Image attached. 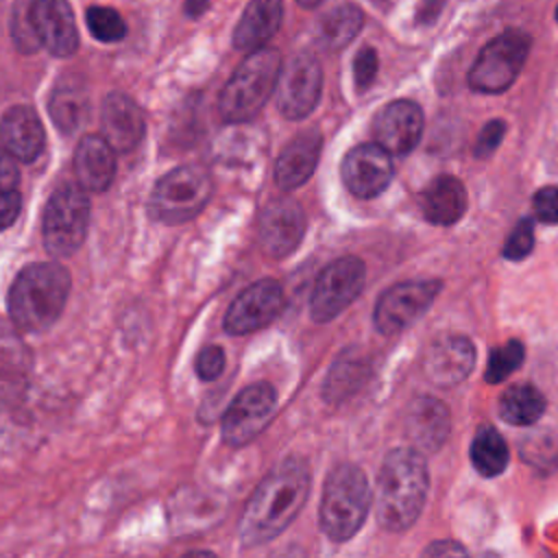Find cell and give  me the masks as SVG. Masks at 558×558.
<instances>
[{"label":"cell","instance_id":"obj_1","mask_svg":"<svg viewBox=\"0 0 558 558\" xmlns=\"http://www.w3.org/2000/svg\"><path fill=\"white\" fill-rule=\"evenodd\" d=\"M310 495V471L299 458L279 462L257 486L248 499L242 519L240 536L244 545H259L281 534L301 512Z\"/></svg>","mask_w":558,"mask_h":558},{"label":"cell","instance_id":"obj_2","mask_svg":"<svg viewBox=\"0 0 558 558\" xmlns=\"http://www.w3.org/2000/svg\"><path fill=\"white\" fill-rule=\"evenodd\" d=\"M429 488V471L423 453L395 449L381 462L375 490V514L381 527L403 532L418 519Z\"/></svg>","mask_w":558,"mask_h":558},{"label":"cell","instance_id":"obj_3","mask_svg":"<svg viewBox=\"0 0 558 558\" xmlns=\"http://www.w3.org/2000/svg\"><path fill=\"white\" fill-rule=\"evenodd\" d=\"M70 272L57 262L26 266L7 299L9 316L22 331H44L61 316L70 294Z\"/></svg>","mask_w":558,"mask_h":558},{"label":"cell","instance_id":"obj_4","mask_svg":"<svg viewBox=\"0 0 558 558\" xmlns=\"http://www.w3.org/2000/svg\"><path fill=\"white\" fill-rule=\"evenodd\" d=\"M281 54L275 48H257L238 65L220 92L218 111L225 122L251 120L277 89Z\"/></svg>","mask_w":558,"mask_h":558},{"label":"cell","instance_id":"obj_5","mask_svg":"<svg viewBox=\"0 0 558 558\" xmlns=\"http://www.w3.org/2000/svg\"><path fill=\"white\" fill-rule=\"evenodd\" d=\"M373 493L364 471L355 464L336 466L325 482L320 499V527L336 541H349L364 523Z\"/></svg>","mask_w":558,"mask_h":558},{"label":"cell","instance_id":"obj_6","mask_svg":"<svg viewBox=\"0 0 558 558\" xmlns=\"http://www.w3.org/2000/svg\"><path fill=\"white\" fill-rule=\"evenodd\" d=\"M532 48V37L521 28H508L493 37L469 70V87L480 94H501L521 74Z\"/></svg>","mask_w":558,"mask_h":558},{"label":"cell","instance_id":"obj_7","mask_svg":"<svg viewBox=\"0 0 558 558\" xmlns=\"http://www.w3.org/2000/svg\"><path fill=\"white\" fill-rule=\"evenodd\" d=\"M211 190L214 183L207 168L198 163L179 166L157 181L148 211L161 222H185L207 205Z\"/></svg>","mask_w":558,"mask_h":558},{"label":"cell","instance_id":"obj_8","mask_svg":"<svg viewBox=\"0 0 558 558\" xmlns=\"http://www.w3.org/2000/svg\"><path fill=\"white\" fill-rule=\"evenodd\" d=\"M89 227V198L83 185L57 187L44 209L41 238L52 257H68L83 244Z\"/></svg>","mask_w":558,"mask_h":558},{"label":"cell","instance_id":"obj_9","mask_svg":"<svg viewBox=\"0 0 558 558\" xmlns=\"http://www.w3.org/2000/svg\"><path fill=\"white\" fill-rule=\"evenodd\" d=\"M364 281H366V268L360 257L347 255L325 266L312 290V299H310L312 318L318 323H327L336 318L342 310H347L360 296Z\"/></svg>","mask_w":558,"mask_h":558},{"label":"cell","instance_id":"obj_10","mask_svg":"<svg viewBox=\"0 0 558 558\" xmlns=\"http://www.w3.org/2000/svg\"><path fill=\"white\" fill-rule=\"evenodd\" d=\"M438 292L440 281L436 279H410L390 286L375 305V327L381 333L403 331L429 310Z\"/></svg>","mask_w":558,"mask_h":558},{"label":"cell","instance_id":"obj_11","mask_svg":"<svg viewBox=\"0 0 558 558\" xmlns=\"http://www.w3.org/2000/svg\"><path fill=\"white\" fill-rule=\"evenodd\" d=\"M277 410V392L270 384L259 381L238 392L222 416L225 442L240 447L259 436L272 421Z\"/></svg>","mask_w":558,"mask_h":558},{"label":"cell","instance_id":"obj_12","mask_svg":"<svg viewBox=\"0 0 558 558\" xmlns=\"http://www.w3.org/2000/svg\"><path fill=\"white\" fill-rule=\"evenodd\" d=\"M323 92V70L314 54H294L279 72L277 107L290 120H301L314 111Z\"/></svg>","mask_w":558,"mask_h":558},{"label":"cell","instance_id":"obj_13","mask_svg":"<svg viewBox=\"0 0 558 558\" xmlns=\"http://www.w3.org/2000/svg\"><path fill=\"white\" fill-rule=\"evenodd\" d=\"M286 307L281 283L275 279H259L248 286L229 305L225 316V329L229 333H251L270 325Z\"/></svg>","mask_w":558,"mask_h":558},{"label":"cell","instance_id":"obj_14","mask_svg":"<svg viewBox=\"0 0 558 558\" xmlns=\"http://www.w3.org/2000/svg\"><path fill=\"white\" fill-rule=\"evenodd\" d=\"M347 190L357 198H373L381 194L392 179L390 153L375 144H360L351 148L340 166Z\"/></svg>","mask_w":558,"mask_h":558},{"label":"cell","instance_id":"obj_15","mask_svg":"<svg viewBox=\"0 0 558 558\" xmlns=\"http://www.w3.org/2000/svg\"><path fill=\"white\" fill-rule=\"evenodd\" d=\"M375 142L392 155H408L423 135V111L414 100H392L375 118Z\"/></svg>","mask_w":558,"mask_h":558},{"label":"cell","instance_id":"obj_16","mask_svg":"<svg viewBox=\"0 0 558 558\" xmlns=\"http://www.w3.org/2000/svg\"><path fill=\"white\" fill-rule=\"evenodd\" d=\"M305 235V214L292 198H277L259 216V242L272 257L292 253Z\"/></svg>","mask_w":558,"mask_h":558},{"label":"cell","instance_id":"obj_17","mask_svg":"<svg viewBox=\"0 0 558 558\" xmlns=\"http://www.w3.org/2000/svg\"><path fill=\"white\" fill-rule=\"evenodd\" d=\"M31 22L39 44L54 57H70L78 48V31L68 0H33Z\"/></svg>","mask_w":558,"mask_h":558},{"label":"cell","instance_id":"obj_18","mask_svg":"<svg viewBox=\"0 0 558 558\" xmlns=\"http://www.w3.org/2000/svg\"><path fill=\"white\" fill-rule=\"evenodd\" d=\"M100 126H102V137L113 146V150L129 153L142 142L146 131V120H144V111L133 98H129L122 92H113V94H107L102 100Z\"/></svg>","mask_w":558,"mask_h":558},{"label":"cell","instance_id":"obj_19","mask_svg":"<svg viewBox=\"0 0 558 558\" xmlns=\"http://www.w3.org/2000/svg\"><path fill=\"white\" fill-rule=\"evenodd\" d=\"M475 364V347L464 336H442L429 344L423 357L427 379L438 386L460 384Z\"/></svg>","mask_w":558,"mask_h":558},{"label":"cell","instance_id":"obj_20","mask_svg":"<svg viewBox=\"0 0 558 558\" xmlns=\"http://www.w3.org/2000/svg\"><path fill=\"white\" fill-rule=\"evenodd\" d=\"M33 355L22 338L0 329V410L13 408L28 390Z\"/></svg>","mask_w":558,"mask_h":558},{"label":"cell","instance_id":"obj_21","mask_svg":"<svg viewBox=\"0 0 558 558\" xmlns=\"http://www.w3.org/2000/svg\"><path fill=\"white\" fill-rule=\"evenodd\" d=\"M0 140L2 146L20 161H33L39 157L46 133L35 109L26 105H15L4 111L0 120Z\"/></svg>","mask_w":558,"mask_h":558},{"label":"cell","instance_id":"obj_22","mask_svg":"<svg viewBox=\"0 0 558 558\" xmlns=\"http://www.w3.org/2000/svg\"><path fill=\"white\" fill-rule=\"evenodd\" d=\"M320 146H323V137L318 131H305V133L296 135L281 150V155L275 163L277 185L286 192L303 185L312 177V172L318 163Z\"/></svg>","mask_w":558,"mask_h":558},{"label":"cell","instance_id":"obj_23","mask_svg":"<svg viewBox=\"0 0 558 558\" xmlns=\"http://www.w3.org/2000/svg\"><path fill=\"white\" fill-rule=\"evenodd\" d=\"M451 432V416L442 401L418 397L408 412V434L418 451H436Z\"/></svg>","mask_w":558,"mask_h":558},{"label":"cell","instance_id":"obj_24","mask_svg":"<svg viewBox=\"0 0 558 558\" xmlns=\"http://www.w3.org/2000/svg\"><path fill=\"white\" fill-rule=\"evenodd\" d=\"M74 172L89 192H105L116 174L113 146L100 135H85L74 150Z\"/></svg>","mask_w":558,"mask_h":558},{"label":"cell","instance_id":"obj_25","mask_svg":"<svg viewBox=\"0 0 558 558\" xmlns=\"http://www.w3.org/2000/svg\"><path fill=\"white\" fill-rule=\"evenodd\" d=\"M283 2L281 0H251L233 31V46L238 50L253 52L264 48L281 26Z\"/></svg>","mask_w":558,"mask_h":558},{"label":"cell","instance_id":"obj_26","mask_svg":"<svg viewBox=\"0 0 558 558\" xmlns=\"http://www.w3.org/2000/svg\"><path fill=\"white\" fill-rule=\"evenodd\" d=\"M421 205L429 222L453 225L466 209V190L460 179L442 174L429 181L421 194Z\"/></svg>","mask_w":558,"mask_h":558},{"label":"cell","instance_id":"obj_27","mask_svg":"<svg viewBox=\"0 0 558 558\" xmlns=\"http://www.w3.org/2000/svg\"><path fill=\"white\" fill-rule=\"evenodd\" d=\"M48 111L52 122L63 133H74L89 113L87 89L78 81H59V85L50 94Z\"/></svg>","mask_w":558,"mask_h":558},{"label":"cell","instance_id":"obj_28","mask_svg":"<svg viewBox=\"0 0 558 558\" xmlns=\"http://www.w3.org/2000/svg\"><path fill=\"white\" fill-rule=\"evenodd\" d=\"M364 13L355 4H340L318 22V41L325 50H342L362 31Z\"/></svg>","mask_w":558,"mask_h":558},{"label":"cell","instance_id":"obj_29","mask_svg":"<svg viewBox=\"0 0 558 558\" xmlns=\"http://www.w3.org/2000/svg\"><path fill=\"white\" fill-rule=\"evenodd\" d=\"M545 412V397L532 384L510 386L499 399V414L510 425H532Z\"/></svg>","mask_w":558,"mask_h":558},{"label":"cell","instance_id":"obj_30","mask_svg":"<svg viewBox=\"0 0 558 558\" xmlns=\"http://www.w3.org/2000/svg\"><path fill=\"white\" fill-rule=\"evenodd\" d=\"M471 462L475 471L484 477H495L508 466V445L504 436L490 427L484 425L477 429L473 445H471Z\"/></svg>","mask_w":558,"mask_h":558},{"label":"cell","instance_id":"obj_31","mask_svg":"<svg viewBox=\"0 0 558 558\" xmlns=\"http://www.w3.org/2000/svg\"><path fill=\"white\" fill-rule=\"evenodd\" d=\"M366 379V364L353 355H342L329 371L325 381V399L327 401H340L349 395H353L362 381Z\"/></svg>","mask_w":558,"mask_h":558},{"label":"cell","instance_id":"obj_32","mask_svg":"<svg viewBox=\"0 0 558 558\" xmlns=\"http://www.w3.org/2000/svg\"><path fill=\"white\" fill-rule=\"evenodd\" d=\"M521 460L541 471H551L558 466V436L549 429H536L525 436L519 445Z\"/></svg>","mask_w":558,"mask_h":558},{"label":"cell","instance_id":"obj_33","mask_svg":"<svg viewBox=\"0 0 558 558\" xmlns=\"http://www.w3.org/2000/svg\"><path fill=\"white\" fill-rule=\"evenodd\" d=\"M525 349L519 340H508L506 344H499L490 351L488 364H486V381L488 384H501L506 377H510L523 362Z\"/></svg>","mask_w":558,"mask_h":558},{"label":"cell","instance_id":"obj_34","mask_svg":"<svg viewBox=\"0 0 558 558\" xmlns=\"http://www.w3.org/2000/svg\"><path fill=\"white\" fill-rule=\"evenodd\" d=\"M85 22L89 33L105 44L120 41L126 35V24L122 15L111 7H89L85 13Z\"/></svg>","mask_w":558,"mask_h":558},{"label":"cell","instance_id":"obj_35","mask_svg":"<svg viewBox=\"0 0 558 558\" xmlns=\"http://www.w3.org/2000/svg\"><path fill=\"white\" fill-rule=\"evenodd\" d=\"M532 248H534V225L530 218H523L510 231V235L504 244V257L517 262V259H523L525 255H530Z\"/></svg>","mask_w":558,"mask_h":558},{"label":"cell","instance_id":"obj_36","mask_svg":"<svg viewBox=\"0 0 558 558\" xmlns=\"http://www.w3.org/2000/svg\"><path fill=\"white\" fill-rule=\"evenodd\" d=\"M377 68H379V61H377L375 48L364 46V48L355 54V59H353V78H355V87H357V89L371 87V83H373L375 76H377Z\"/></svg>","mask_w":558,"mask_h":558},{"label":"cell","instance_id":"obj_37","mask_svg":"<svg viewBox=\"0 0 558 558\" xmlns=\"http://www.w3.org/2000/svg\"><path fill=\"white\" fill-rule=\"evenodd\" d=\"M225 368V351L220 347H205L196 357V375L205 381L218 379V375Z\"/></svg>","mask_w":558,"mask_h":558},{"label":"cell","instance_id":"obj_38","mask_svg":"<svg viewBox=\"0 0 558 558\" xmlns=\"http://www.w3.org/2000/svg\"><path fill=\"white\" fill-rule=\"evenodd\" d=\"M534 214L543 222H558V185H545L534 194Z\"/></svg>","mask_w":558,"mask_h":558},{"label":"cell","instance_id":"obj_39","mask_svg":"<svg viewBox=\"0 0 558 558\" xmlns=\"http://www.w3.org/2000/svg\"><path fill=\"white\" fill-rule=\"evenodd\" d=\"M504 133H506L504 120H490V122H486L484 129H482L480 135H477L475 155H477V157H488V155L501 144Z\"/></svg>","mask_w":558,"mask_h":558},{"label":"cell","instance_id":"obj_40","mask_svg":"<svg viewBox=\"0 0 558 558\" xmlns=\"http://www.w3.org/2000/svg\"><path fill=\"white\" fill-rule=\"evenodd\" d=\"M22 209V196L15 190L0 192V231L11 227Z\"/></svg>","mask_w":558,"mask_h":558},{"label":"cell","instance_id":"obj_41","mask_svg":"<svg viewBox=\"0 0 558 558\" xmlns=\"http://www.w3.org/2000/svg\"><path fill=\"white\" fill-rule=\"evenodd\" d=\"M17 181H20V172L15 166V157L7 148H0V192L15 190Z\"/></svg>","mask_w":558,"mask_h":558},{"label":"cell","instance_id":"obj_42","mask_svg":"<svg viewBox=\"0 0 558 558\" xmlns=\"http://www.w3.org/2000/svg\"><path fill=\"white\" fill-rule=\"evenodd\" d=\"M442 7H445V0H421L416 7V22L421 26L434 24L440 17Z\"/></svg>","mask_w":558,"mask_h":558},{"label":"cell","instance_id":"obj_43","mask_svg":"<svg viewBox=\"0 0 558 558\" xmlns=\"http://www.w3.org/2000/svg\"><path fill=\"white\" fill-rule=\"evenodd\" d=\"M207 11V0H185V13L190 17H198Z\"/></svg>","mask_w":558,"mask_h":558},{"label":"cell","instance_id":"obj_44","mask_svg":"<svg viewBox=\"0 0 558 558\" xmlns=\"http://www.w3.org/2000/svg\"><path fill=\"white\" fill-rule=\"evenodd\" d=\"M442 551H458V554H462L464 549L460 545H456V543H438V545H432L429 549H425V554H442Z\"/></svg>","mask_w":558,"mask_h":558},{"label":"cell","instance_id":"obj_45","mask_svg":"<svg viewBox=\"0 0 558 558\" xmlns=\"http://www.w3.org/2000/svg\"><path fill=\"white\" fill-rule=\"evenodd\" d=\"M303 9H314V7H318L323 0H296Z\"/></svg>","mask_w":558,"mask_h":558},{"label":"cell","instance_id":"obj_46","mask_svg":"<svg viewBox=\"0 0 558 558\" xmlns=\"http://www.w3.org/2000/svg\"><path fill=\"white\" fill-rule=\"evenodd\" d=\"M556 22H558V7H556Z\"/></svg>","mask_w":558,"mask_h":558},{"label":"cell","instance_id":"obj_47","mask_svg":"<svg viewBox=\"0 0 558 558\" xmlns=\"http://www.w3.org/2000/svg\"><path fill=\"white\" fill-rule=\"evenodd\" d=\"M373 2H381V0H373Z\"/></svg>","mask_w":558,"mask_h":558}]
</instances>
